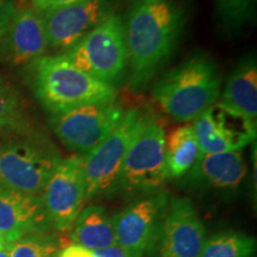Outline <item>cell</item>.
<instances>
[{
    "label": "cell",
    "instance_id": "6da1fadb",
    "mask_svg": "<svg viewBox=\"0 0 257 257\" xmlns=\"http://www.w3.org/2000/svg\"><path fill=\"white\" fill-rule=\"evenodd\" d=\"M186 25L176 0H135L125 24L128 85L140 91L173 55Z\"/></svg>",
    "mask_w": 257,
    "mask_h": 257
},
{
    "label": "cell",
    "instance_id": "7a4b0ae2",
    "mask_svg": "<svg viewBox=\"0 0 257 257\" xmlns=\"http://www.w3.org/2000/svg\"><path fill=\"white\" fill-rule=\"evenodd\" d=\"M221 76L216 62L206 53H194L168 70L153 87V99L172 119L194 121L219 100Z\"/></svg>",
    "mask_w": 257,
    "mask_h": 257
},
{
    "label": "cell",
    "instance_id": "3957f363",
    "mask_svg": "<svg viewBox=\"0 0 257 257\" xmlns=\"http://www.w3.org/2000/svg\"><path fill=\"white\" fill-rule=\"evenodd\" d=\"M31 63L34 93L51 114L117 99V88L79 69L63 54L42 56Z\"/></svg>",
    "mask_w": 257,
    "mask_h": 257
},
{
    "label": "cell",
    "instance_id": "277c9868",
    "mask_svg": "<svg viewBox=\"0 0 257 257\" xmlns=\"http://www.w3.org/2000/svg\"><path fill=\"white\" fill-rule=\"evenodd\" d=\"M166 131L155 115L144 112L121 166L117 192L143 197L159 192L169 179L165 159Z\"/></svg>",
    "mask_w": 257,
    "mask_h": 257
},
{
    "label": "cell",
    "instance_id": "5b68a950",
    "mask_svg": "<svg viewBox=\"0 0 257 257\" xmlns=\"http://www.w3.org/2000/svg\"><path fill=\"white\" fill-rule=\"evenodd\" d=\"M63 55L88 75L115 87L127 70L125 24L121 16L111 15Z\"/></svg>",
    "mask_w": 257,
    "mask_h": 257
},
{
    "label": "cell",
    "instance_id": "8992f818",
    "mask_svg": "<svg viewBox=\"0 0 257 257\" xmlns=\"http://www.w3.org/2000/svg\"><path fill=\"white\" fill-rule=\"evenodd\" d=\"M61 160L43 136L2 143L0 188L40 195Z\"/></svg>",
    "mask_w": 257,
    "mask_h": 257
},
{
    "label": "cell",
    "instance_id": "52a82bcc",
    "mask_svg": "<svg viewBox=\"0 0 257 257\" xmlns=\"http://www.w3.org/2000/svg\"><path fill=\"white\" fill-rule=\"evenodd\" d=\"M140 108H130L100 144L82 155L86 202L117 193L121 166L127 148L144 115Z\"/></svg>",
    "mask_w": 257,
    "mask_h": 257
},
{
    "label": "cell",
    "instance_id": "ba28073f",
    "mask_svg": "<svg viewBox=\"0 0 257 257\" xmlns=\"http://www.w3.org/2000/svg\"><path fill=\"white\" fill-rule=\"evenodd\" d=\"M125 113L117 99L50 115L53 133L70 152L86 155L117 126Z\"/></svg>",
    "mask_w": 257,
    "mask_h": 257
},
{
    "label": "cell",
    "instance_id": "9c48e42d",
    "mask_svg": "<svg viewBox=\"0 0 257 257\" xmlns=\"http://www.w3.org/2000/svg\"><path fill=\"white\" fill-rule=\"evenodd\" d=\"M169 198L166 192L143 195L111 218L117 245L126 257H143L159 244Z\"/></svg>",
    "mask_w": 257,
    "mask_h": 257
},
{
    "label": "cell",
    "instance_id": "30bf717a",
    "mask_svg": "<svg viewBox=\"0 0 257 257\" xmlns=\"http://www.w3.org/2000/svg\"><path fill=\"white\" fill-rule=\"evenodd\" d=\"M54 230L68 232L86 202L82 156L60 161L41 194Z\"/></svg>",
    "mask_w": 257,
    "mask_h": 257
},
{
    "label": "cell",
    "instance_id": "8fae6325",
    "mask_svg": "<svg viewBox=\"0 0 257 257\" xmlns=\"http://www.w3.org/2000/svg\"><path fill=\"white\" fill-rule=\"evenodd\" d=\"M201 154L240 152L256 140V123L219 100L193 121Z\"/></svg>",
    "mask_w": 257,
    "mask_h": 257
},
{
    "label": "cell",
    "instance_id": "7c38bea8",
    "mask_svg": "<svg viewBox=\"0 0 257 257\" xmlns=\"http://www.w3.org/2000/svg\"><path fill=\"white\" fill-rule=\"evenodd\" d=\"M42 14L48 47L66 53L114 14V3L85 0Z\"/></svg>",
    "mask_w": 257,
    "mask_h": 257
},
{
    "label": "cell",
    "instance_id": "4fadbf2b",
    "mask_svg": "<svg viewBox=\"0 0 257 257\" xmlns=\"http://www.w3.org/2000/svg\"><path fill=\"white\" fill-rule=\"evenodd\" d=\"M206 231L186 198H172L159 239L160 257H200Z\"/></svg>",
    "mask_w": 257,
    "mask_h": 257
},
{
    "label": "cell",
    "instance_id": "5bb4252c",
    "mask_svg": "<svg viewBox=\"0 0 257 257\" xmlns=\"http://www.w3.org/2000/svg\"><path fill=\"white\" fill-rule=\"evenodd\" d=\"M48 41L43 18L37 10H17L0 40V59L12 66L31 63L44 56Z\"/></svg>",
    "mask_w": 257,
    "mask_h": 257
},
{
    "label": "cell",
    "instance_id": "9a60e30c",
    "mask_svg": "<svg viewBox=\"0 0 257 257\" xmlns=\"http://www.w3.org/2000/svg\"><path fill=\"white\" fill-rule=\"evenodd\" d=\"M53 229L40 195L0 188V233L6 244Z\"/></svg>",
    "mask_w": 257,
    "mask_h": 257
},
{
    "label": "cell",
    "instance_id": "2e32d148",
    "mask_svg": "<svg viewBox=\"0 0 257 257\" xmlns=\"http://www.w3.org/2000/svg\"><path fill=\"white\" fill-rule=\"evenodd\" d=\"M245 174L246 163L242 152L200 154L182 180L192 187L233 189L238 187Z\"/></svg>",
    "mask_w": 257,
    "mask_h": 257
},
{
    "label": "cell",
    "instance_id": "e0dca14e",
    "mask_svg": "<svg viewBox=\"0 0 257 257\" xmlns=\"http://www.w3.org/2000/svg\"><path fill=\"white\" fill-rule=\"evenodd\" d=\"M220 102L257 124V62L246 56L234 67L226 79Z\"/></svg>",
    "mask_w": 257,
    "mask_h": 257
},
{
    "label": "cell",
    "instance_id": "ac0fdd59",
    "mask_svg": "<svg viewBox=\"0 0 257 257\" xmlns=\"http://www.w3.org/2000/svg\"><path fill=\"white\" fill-rule=\"evenodd\" d=\"M40 136L43 135L35 127L23 94L0 75V140L11 142Z\"/></svg>",
    "mask_w": 257,
    "mask_h": 257
},
{
    "label": "cell",
    "instance_id": "d6986e66",
    "mask_svg": "<svg viewBox=\"0 0 257 257\" xmlns=\"http://www.w3.org/2000/svg\"><path fill=\"white\" fill-rule=\"evenodd\" d=\"M70 238L74 244L89 251L117 245L111 217L99 205H89L80 211Z\"/></svg>",
    "mask_w": 257,
    "mask_h": 257
},
{
    "label": "cell",
    "instance_id": "ffe728a7",
    "mask_svg": "<svg viewBox=\"0 0 257 257\" xmlns=\"http://www.w3.org/2000/svg\"><path fill=\"white\" fill-rule=\"evenodd\" d=\"M200 154L192 123L180 125L166 135L165 159L169 178H182Z\"/></svg>",
    "mask_w": 257,
    "mask_h": 257
},
{
    "label": "cell",
    "instance_id": "44dd1931",
    "mask_svg": "<svg viewBox=\"0 0 257 257\" xmlns=\"http://www.w3.org/2000/svg\"><path fill=\"white\" fill-rule=\"evenodd\" d=\"M256 240L237 231H224L207 239L200 257H252Z\"/></svg>",
    "mask_w": 257,
    "mask_h": 257
},
{
    "label": "cell",
    "instance_id": "7402d4cb",
    "mask_svg": "<svg viewBox=\"0 0 257 257\" xmlns=\"http://www.w3.org/2000/svg\"><path fill=\"white\" fill-rule=\"evenodd\" d=\"M216 9L221 30L236 35L255 19L256 0H216Z\"/></svg>",
    "mask_w": 257,
    "mask_h": 257
},
{
    "label": "cell",
    "instance_id": "603a6c76",
    "mask_svg": "<svg viewBox=\"0 0 257 257\" xmlns=\"http://www.w3.org/2000/svg\"><path fill=\"white\" fill-rule=\"evenodd\" d=\"M62 239L53 233H34L5 245L9 257H57Z\"/></svg>",
    "mask_w": 257,
    "mask_h": 257
},
{
    "label": "cell",
    "instance_id": "cb8c5ba5",
    "mask_svg": "<svg viewBox=\"0 0 257 257\" xmlns=\"http://www.w3.org/2000/svg\"><path fill=\"white\" fill-rule=\"evenodd\" d=\"M16 12L15 0H0V40L5 35Z\"/></svg>",
    "mask_w": 257,
    "mask_h": 257
},
{
    "label": "cell",
    "instance_id": "d4e9b609",
    "mask_svg": "<svg viewBox=\"0 0 257 257\" xmlns=\"http://www.w3.org/2000/svg\"><path fill=\"white\" fill-rule=\"evenodd\" d=\"M81 2H85V0H32L38 12H46L49 10L63 8V6L73 5Z\"/></svg>",
    "mask_w": 257,
    "mask_h": 257
},
{
    "label": "cell",
    "instance_id": "484cf974",
    "mask_svg": "<svg viewBox=\"0 0 257 257\" xmlns=\"http://www.w3.org/2000/svg\"><path fill=\"white\" fill-rule=\"evenodd\" d=\"M57 257H92V251L80 245H76V244H73V245L66 246L61 250Z\"/></svg>",
    "mask_w": 257,
    "mask_h": 257
},
{
    "label": "cell",
    "instance_id": "4316f807",
    "mask_svg": "<svg viewBox=\"0 0 257 257\" xmlns=\"http://www.w3.org/2000/svg\"><path fill=\"white\" fill-rule=\"evenodd\" d=\"M92 257H126L118 245L107 246V248L98 249L92 251Z\"/></svg>",
    "mask_w": 257,
    "mask_h": 257
},
{
    "label": "cell",
    "instance_id": "83f0119b",
    "mask_svg": "<svg viewBox=\"0 0 257 257\" xmlns=\"http://www.w3.org/2000/svg\"><path fill=\"white\" fill-rule=\"evenodd\" d=\"M5 245H6V242H5L4 237H3V234L0 233V249H4Z\"/></svg>",
    "mask_w": 257,
    "mask_h": 257
},
{
    "label": "cell",
    "instance_id": "f1b7e54d",
    "mask_svg": "<svg viewBox=\"0 0 257 257\" xmlns=\"http://www.w3.org/2000/svg\"><path fill=\"white\" fill-rule=\"evenodd\" d=\"M0 257H9L8 252H6L5 248L4 249H0Z\"/></svg>",
    "mask_w": 257,
    "mask_h": 257
},
{
    "label": "cell",
    "instance_id": "f546056e",
    "mask_svg": "<svg viewBox=\"0 0 257 257\" xmlns=\"http://www.w3.org/2000/svg\"><path fill=\"white\" fill-rule=\"evenodd\" d=\"M133 2H135V0H133Z\"/></svg>",
    "mask_w": 257,
    "mask_h": 257
}]
</instances>
